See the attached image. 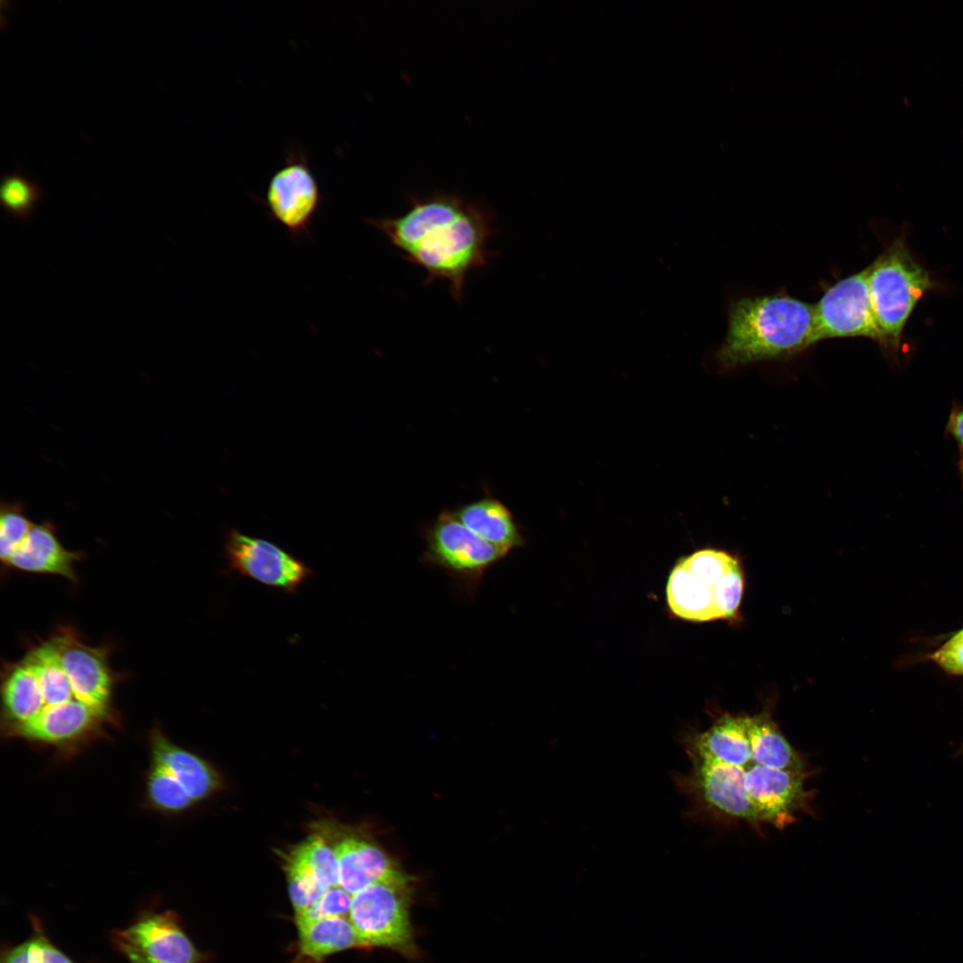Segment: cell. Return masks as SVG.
Masks as SVG:
<instances>
[{
  "label": "cell",
  "instance_id": "8",
  "mask_svg": "<svg viewBox=\"0 0 963 963\" xmlns=\"http://www.w3.org/2000/svg\"><path fill=\"white\" fill-rule=\"evenodd\" d=\"M868 267L830 285L814 305L817 340L868 338L882 348L884 339L873 312Z\"/></svg>",
  "mask_w": 963,
  "mask_h": 963
},
{
  "label": "cell",
  "instance_id": "19",
  "mask_svg": "<svg viewBox=\"0 0 963 963\" xmlns=\"http://www.w3.org/2000/svg\"><path fill=\"white\" fill-rule=\"evenodd\" d=\"M667 600L677 616L695 621L719 619L713 588L696 578L680 562L667 583Z\"/></svg>",
  "mask_w": 963,
  "mask_h": 963
},
{
  "label": "cell",
  "instance_id": "9",
  "mask_svg": "<svg viewBox=\"0 0 963 963\" xmlns=\"http://www.w3.org/2000/svg\"><path fill=\"white\" fill-rule=\"evenodd\" d=\"M811 774L761 764L745 770V788L763 825L784 829L796 821L798 812L814 815V792L804 787Z\"/></svg>",
  "mask_w": 963,
  "mask_h": 963
},
{
  "label": "cell",
  "instance_id": "6",
  "mask_svg": "<svg viewBox=\"0 0 963 963\" xmlns=\"http://www.w3.org/2000/svg\"><path fill=\"white\" fill-rule=\"evenodd\" d=\"M409 900V881L377 882L352 894L349 918L366 948L416 955Z\"/></svg>",
  "mask_w": 963,
  "mask_h": 963
},
{
  "label": "cell",
  "instance_id": "11",
  "mask_svg": "<svg viewBox=\"0 0 963 963\" xmlns=\"http://www.w3.org/2000/svg\"><path fill=\"white\" fill-rule=\"evenodd\" d=\"M111 715L81 702L45 710L31 720L5 730L8 737L70 749L100 735Z\"/></svg>",
  "mask_w": 963,
  "mask_h": 963
},
{
  "label": "cell",
  "instance_id": "7",
  "mask_svg": "<svg viewBox=\"0 0 963 963\" xmlns=\"http://www.w3.org/2000/svg\"><path fill=\"white\" fill-rule=\"evenodd\" d=\"M269 218L285 228L293 240L310 237L311 223L324 196L304 149L290 145L283 164L273 171L263 199Z\"/></svg>",
  "mask_w": 963,
  "mask_h": 963
},
{
  "label": "cell",
  "instance_id": "12",
  "mask_svg": "<svg viewBox=\"0 0 963 963\" xmlns=\"http://www.w3.org/2000/svg\"><path fill=\"white\" fill-rule=\"evenodd\" d=\"M51 638L80 700L101 712L112 715V679L103 651L80 641L70 629H62Z\"/></svg>",
  "mask_w": 963,
  "mask_h": 963
},
{
  "label": "cell",
  "instance_id": "28",
  "mask_svg": "<svg viewBox=\"0 0 963 963\" xmlns=\"http://www.w3.org/2000/svg\"><path fill=\"white\" fill-rule=\"evenodd\" d=\"M930 657L944 671L963 675V642L955 637L948 639Z\"/></svg>",
  "mask_w": 963,
  "mask_h": 963
},
{
  "label": "cell",
  "instance_id": "23",
  "mask_svg": "<svg viewBox=\"0 0 963 963\" xmlns=\"http://www.w3.org/2000/svg\"><path fill=\"white\" fill-rule=\"evenodd\" d=\"M33 923V934L7 949L0 963H75L46 936L37 920Z\"/></svg>",
  "mask_w": 963,
  "mask_h": 963
},
{
  "label": "cell",
  "instance_id": "29",
  "mask_svg": "<svg viewBox=\"0 0 963 963\" xmlns=\"http://www.w3.org/2000/svg\"><path fill=\"white\" fill-rule=\"evenodd\" d=\"M944 435L951 439L958 446L959 451L963 450V403L953 401L946 425Z\"/></svg>",
  "mask_w": 963,
  "mask_h": 963
},
{
  "label": "cell",
  "instance_id": "3",
  "mask_svg": "<svg viewBox=\"0 0 963 963\" xmlns=\"http://www.w3.org/2000/svg\"><path fill=\"white\" fill-rule=\"evenodd\" d=\"M868 285L883 349L898 361L904 327L918 301L936 284L911 255L905 236L894 239L868 266Z\"/></svg>",
  "mask_w": 963,
  "mask_h": 963
},
{
  "label": "cell",
  "instance_id": "21",
  "mask_svg": "<svg viewBox=\"0 0 963 963\" xmlns=\"http://www.w3.org/2000/svg\"><path fill=\"white\" fill-rule=\"evenodd\" d=\"M44 198L41 187L20 171L5 174L0 186V202L4 211L17 220H28Z\"/></svg>",
  "mask_w": 963,
  "mask_h": 963
},
{
  "label": "cell",
  "instance_id": "18",
  "mask_svg": "<svg viewBox=\"0 0 963 963\" xmlns=\"http://www.w3.org/2000/svg\"><path fill=\"white\" fill-rule=\"evenodd\" d=\"M298 930L299 956L313 961L344 950L366 948L349 917L320 919Z\"/></svg>",
  "mask_w": 963,
  "mask_h": 963
},
{
  "label": "cell",
  "instance_id": "22",
  "mask_svg": "<svg viewBox=\"0 0 963 963\" xmlns=\"http://www.w3.org/2000/svg\"><path fill=\"white\" fill-rule=\"evenodd\" d=\"M145 799L150 807L165 813H177L194 802L165 770L150 762L145 778Z\"/></svg>",
  "mask_w": 963,
  "mask_h": 963
},
{
  "label": "cell",
  "instance_id": "10",
  "mask_svg": "<svg viewBox=\"0 0 963 963\" xmlns=\"http://www.w3.org/2000/svg\"><path fill=\"white\" fill-rule=\"evenodd\" d=\"M230 569L265 586L294 593L312 570L276 544L232 530L226 540Z\"/></svg>",
  "mask_w": 963,
  "mask_h": 963
},
{
  "label": "cell",
  "instance_id": "32",
  "mask_svg": "<svg viewBox=\"0 0 963 963\" xmlns=\"http://www.w3.org/2000/svg\"><path fill=\"white\" fill-rule=\"evenodd\" d=\"M953 637H955V638H956L957 639H959V640H960L961 642H963V629H961L960 630H959L958 632H956V633H955V634L953 635Z\"/></svg>",
  "mask_w": 963,
  "mask_h": 963
},
{
  "label": "cell",
  "instance_id": "33",
  "mask_svg": "<svg viewBox=\"0 0 963 963\" xmlns=\"http://www.w3.org/2000/svg\"><path fill=\"white\" fill-rule=\"evenodd\" d=\"M962 751H963V745H962Z\"/></svg>",
  "mask_w": 963,
  "mask_h": 963
},
{
  "label": "cell",
  "instance_id": "27",
  "mask_svg": "<svg viewBox=\"0 0 963 963\" xmlns=\"http://www.w3.org/2000/svg\"><path fill=\"white\" fill-rule=\"evenodd\" d=\"M744 580L737 559L713 588V595L719 619L735 617L741 602Z\"/></svg>",
  "mask_w": 963,
  "mask_h": 963
},
{
  "label": "cell",
  "instance_id": "24",
  "mask_svg": "<svg viewBox=\"0 0 963 963\" xmlns=\"http://www.w3.org/2000/svg\"><path fill=\"white\" fill-rule=\"evenodd\" d=\"M0 514V558L4 563L22 542L34 523L20 503L3 502Z\"/></svg>",
  "mask_w": 963,
  "mask_h": 963
},
{
  "label": "cell",
  "instance_id": "26",
  "mask_svg": "<svg viewBox=\"0 0 963 963\" xmlns=\"http://www.w3.org/2000/svg\"><path fill=\"white\" fill-rule=\"evenodd\" d=\"M352 895L339 885L328 889L307 910L295 916L297 927L315 921L333 918L349 917Z\"/></svg>",
  "mask_w": 963,
  "mask_h": 963
},
{
  "label": "cell",
  "instance_id": "14",
  "mask_svg": "<svg viewBox=\"0 0 963 963\" xmlns=\"http://www.w3.org/2000/svg\"><path fill=\"white\" fill-rule=\"evenodd\" d=\"M339 867V886L350 894L385 881H410L377 845L346 836L333 848Z\"/></svg>",
  "mask_w": 963,
  "mask_h": 963
},
{
  "label": "cell",
  "instance_id": "4",
  "mask_svg": "<svg viewBox=\"0 0 963 963\" xmlns=\"http://www.w3.org/2000/svg\"><path fill=\"white\" fill-rule=\"evenodd\" d=\"M690 764L673 779L688 800L692 818L717 824L742 821L761 829L763 823L745 788L744 768L700 760H690Z\"/></svg>",
  "mask_w": 963,
  "mask_h": 963
},
{
  "label": "cell",
  "instance_id": "30",
  "mask_svg": "<svg viewBox=\"0 0 963 963\" xmlns=\"http://www.w3.org/2000/svg\"><path fill=\"white\" fill-rule=\"evenodd\" d=\"M114 942L117 949L124 955L129 963H160L119 939L114 938Z\"/></svg>",
  "mask_w": 963,
  "mask_h": 963
},
{
  "label": "cell",
  "instance_id": "13",
  "mask_svg": "<svg viewBox=\"0 0 963 963\" xmlns=\"http://www.w3.org/2000/svg\"><path fill=\"white\" fill-rule=\"evenodd\" d=\"M114 938L160 963H199L201 958L169 910L144 912Z\"/></svg>",
  "mask_w": 963,
  "mask_h": 963
},
{
  "label": "cell",
  "instance_id": "31",
  "mask_svg": "<svg viewBox=\"0 0 963 963\" xmlns=\"http://www.w3.org/2000/svg\"><path fill=\"white\" fill-rule=\"evenodd\" d=\"M957 468L961 481V487L963 492V450L959 451V457L957 460Z\"/></svg>",
  "mask_w": 963,
  "mask_h": 963
},
{
  "label": "cell",
  "instance_id": "5",
  "mask_svg": "<svg viewBox=\"0 0 963 963\" xmlns=\"http://www.w3.org/2000/svg\"><path fill=\"white\" fill-rule=\"evenodd\" d=\"M420 562L442 570L469 595L485 573L506 555L465 526L452 511H443L424 530Z\"/></svg>",
  "mask_w": 963,
  "mask_h": 963
},
{
  "label": "cell",
  "instance_id": "20",
  "mask_svg": "<svg viewBox=\"0 0 963 963\" xmlns=\"http://www.w3.org/2000/svg\"><path fill=\"white\" fill-rule=\"evenodd\" d=\"M285 867L301 870L327 889L339 885L338 860L333 849L320 836H311L291 852Z\"/></svg>",
  "mask_w": 963,
  "mask_h": 963
},
{
  "label": "cell",
  "instance_id": "2",
  "mask_svg": "<svg viewBox=\"0 0 963 963\" xmlns=\"http://www.w3.org/2000/svg\"><path fill=\"white\" fill-rule=\"evenodd\" d=\"M817 342L814 305L786 293L742 297L729 304L714 358L721 371L731 370L788 358Z\"/></svg>",
  "mask_w": 963,
  "mask_h": 963
},
{
  "label": "cell",
  "instance_id": "16",
  "mask_svg": "<svg viewBox=\"0 0 963 963\" xmlns=\"http://www.w3.org/2000/svg\"><path fill=\"white\" fill-rule=\"evenodd\" d=\"M150 762L173 778L195 802L218 786L214 770L203 759L171 742L159 728L150 734Z\"/></svg>",
  "mask_w": 963,
  "mask_h": 963
},
{
  "label": "cell",
  "instance_id": "17",
  "mask_svg": "<svg viewBox=\"0 0 963 963\" xmlns=\"http://www.w3.org/2000/svg\"><path fill=\"white\" fill-rule=\"evenodd\" d=\"M453 513L465 526L506 556L524 544L513 514L493 497L486 496L472 501Z\"/></svg>",
  "mask_w": 963,
  "mask_h": 963
},
{
  "label": "cell",
  "instance_id": "1",
  "mask_svg": "<svg viewBox=\"0 0 963 963\" xmlns=\"http://www.w3.org/2000/svg\"><path fill=\"white\" fill-rule=\"evenodd\" d=\"M365 221L426 273L425 284L446 281L457 302L463 299L467 275L485 267L492 256L488 248L494 232L491 213L458 194L412 197L400 216Z\"/></svg>",
  "mask_w": 963,
  "mask_h": 963
},
{
  "label": "cell",
  "instance_id": "15",
  "mask_svg": "<svg viewBox=\"0 0 963 963\" xmlns=\"http://www.w3.org/2000/svg\"><path fill=\"white\" fill-rule=\"evenodd\" d=\"M82 556L80 552L70 551L61 544L52 523L43 522L34 523L3 564L26 572L54 574L75 580L74 564Z\"/></svg>",
  "mask_w": 963,
  "mask_h": 963
},
{
  "label": "cell",
  "instance_id": "25",
  "mask_svg": "<svg viewBox=\"0 0 963 963\" xmlns=\"http://www.w3.org/2000/svg\"><path fill=\"white\" fill-rule=\"evenodd\" d=\"M736 560L725 551L707 548L695 552L681 563L696 578L713 588Z\"/></svg>",
  "mask_w": 963,
  "mask_h": 963
}]
</instances>
